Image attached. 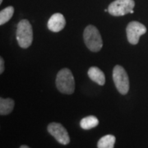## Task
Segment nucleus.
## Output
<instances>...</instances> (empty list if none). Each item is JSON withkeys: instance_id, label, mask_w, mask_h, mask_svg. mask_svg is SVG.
<instances>
[{"instance_id": "obj_8", "label": "nucleus", "mask_w": 148, "mask_h": 148, "mask_svg": "<svg viewBox=\"0 0 148 148\" xmlns=\"http://www.w3.org/2000/svg\"><path fill=\"white\" fill-rule=\"evenodd\" d=\"M66 25V20L63 14L54 13L48 21V29L52 32H61Z\"/></svg>"}, {"instance_id": "obj_16", "label": "nucleus", "mask_w": 148, "mask_h": 148, "mask_svg": "<svg viewBox=\"0 0 148 148\" xmlns=\"http://www.w3.org/2000/svg\"><path fill=\"white\" fill-rule=\"evenodd\" d=\"M2 2H3V0H0V3H2Z\"/></svg>"}, {"instance_id": "obj_6", "label": "nucleus", "mask_w": 148, "mask_h": 148, "mask_svg": "<svg viewBox=\"0 0 148 148\" xmlns=\"http://www.w3.org/2000/svg\"><path fill=\"white\" fill-rule=\"evenodd\" d=\"M127 38L131 45H137L139 39L147 32V27L138 21H131L126 28Z\"/></svg>"}, {"instance_id": "obj_12", "label": "nucleus", "mask_w": 148, "mask_h": 148, "mask_svg": "<svg viewBox=\"0 0 148 148\" xmlns=\"http://www.w3.org/2000/svg\"><path fill=\"white\" fill-rule=\"evenodd\" d=\"M116 138L114 136L108 134L106 135L98 141L97 147L99 148H113L114 147Z\"/></svg>"}, {"instance_id": "obj_9", "label": "nucleus", "mask_w": 148, "mask_h": 148, "mask_svg": "<svg viewBox=\"0 0 148 148\" xmlns=\"http://www.w3.org/2000/svg\"><path fill=\"white\" fill-rule=\"evenodd\" d=\"M88 76L90 79L100 86H104L106 83V77L104 73L97 67H91L88 70Z\"/></svg>"}, {"instance_id": "obj_14", "label": "nucleus", "mask_w": 148, "mask_h": 148, "mask_svg": "<svg viewBox=\"0 0 148 148\" xmlns=\"http://www.w3.org/2000/svg\"><path fill=\"white\" fill-rule=\"evenodd\" d=\"M3 70H4V61H3V58L1 57L0 58V73H3Z\"/></svg>"}, {"instance_id": "obj_11", "label": "nucleus", "mask_w": 148, "mask_h": 148, "mask_svg": "<svg viewBox=\"0 0 148 148\" xmlns=\"http://www.w3.org/2000/svg\"><path fill=\"white\" fill-rule=\"evenodd\" d=\"M98 124H99L98 119L93 115L85 117L80 122V126L84 130H90L91 128L96 127Z\"/></svg>"}, {"instance_id": "obj_15", "label": "nucleus", "mask_w": 148, "mask_h": 148, "mask_svg": "<svg viewBox=\"0 0 148 148\" xmlns=\"http://www.w3.org/2000/svg\"><path fill=\"white\" fill-rule=\"evenodd\" d=\"M21 148H29V147L28 146H23L22 145V146H21Z\"/></svg>"}, {"instance_id": "obj_7", "label": "nucleus", "mask_w": 148, "mask_h": 148, "mask_svg": "<svg viewBox=\"0 0 148 148\" xmlns=\"http://www.w3.org/2000/svg\"><path fill=\"white\" fill-rule=\"evenodd\" d=\"M48 132L51 134L56 141L62 145H68L70 143L68 131L66 128L58 123H51L48 125Z\"/></svg>"}, {"instance_id": "obj_1", "label": "nucleus", "mask_w": 148, "mask_h": 148, "mask_svg": "<svg viewBox=\"0 0 148 148\" xmlns=\"http://www.w3.org/2000/svg\"><path fill=\"white\" fill-rule=\"evenodd\" d=\"M55 82L58 90L63 94L71 95L75 90L74 77L69 69H63L58 72Z\"/></svg>"}, {"instance_id": "obj_5", "label": "nucleus", "mask_w": 148, "mask_h": 148, "mask_svg": "<svg viewBox=\"0 0 148 148\" xmlns=\"http://www.w3.org/2000/svg\"><path fill=\"white\" fill-rule=\"evenodd\" d=\"M134 7L133 0H115L109 5L108 12L112 16H124L127 13H133Z\"/></svg>"}, {"instance_id": "obj_10", "label": "nucleus", "mask_w": 148, "mask_h": 148, "mask_svg": "<svg viewBox=\"0 0 148 148\" xmlns=\"http://www.w3.org/2000/svg\"><path fill=\"white\" fill-rule=\"evenodd\" d=\"M15 102L12 99H3L0 98V114L7 115L9 114L14 109Z\"/></svg>"}, {"instance_id": "obj_3", "label": "nucleus", "mask_w": 148, "mask_h": 148, "mask_svg": "<svg viewBox=\"0 0 148 148\" xmlns=\"http://www.w3.org/2000/svg\"><path fill=\"white\" fill-rule=\"evenodd\" d=\"M83 38L86 47L92 52H99L103 46L100 32L95 26L89 25L85 28Z\"/></svg>"}, {"instance_id": "obj_13", "label": "nucleus", "mask_w": 148, "mask_h": 148, "mask_svg": "<svg viewBox=\"0 0 148 148\" xmlns=\"http://www.w3.org/2000/svg\"><path fill=\"white\" fill-rule=\"evenodd\" d=\"M14 13V8L9 6L0 12V25L3 26L10 20Z\"/></svg>"}, {"instance_id": "obj_4", "label": "nucleus", "mask_w": 148, "mask_h": 148, "mask_svg": "<svg viewBox=\"0 0 148 148\" xmlns=\"http://www.w3.org/2000/svg\"><path fill=\"white\" fill-rule=\"evenodd\" d=\"M113 80L119 92L126 95L129 90V78L125 69L120 65L114 66L113 69Z\"/></svg>"}, {"instance_id": "obj_2", "label": "nucleus", "mask_w": 148, "mask_h": 148, "mask_svg": "<svg viewBox=\"0 0 148 148\" xmlns=\"http://www.w3.org/2000/svg\"><path fill=\"white\" fill-rule=\"evenodd\" d=\"M16 38L21 48L27 49L32 45L33 40V30L28 20L23 19L18 22L16 27Z\"/></svg>"}]
</instances>
